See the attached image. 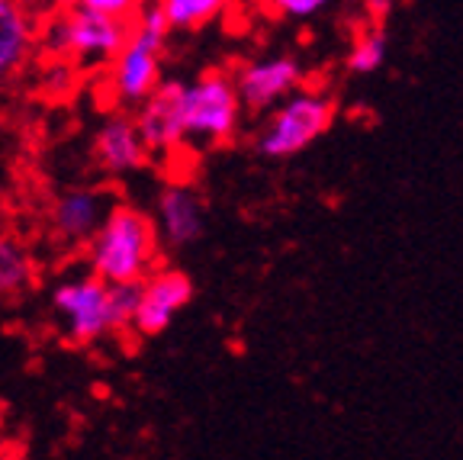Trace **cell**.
I'll return each instance as SVG.
<instances>
[{
	"instance_id": "cell-18",
	"label": "cell",
	"mask_w": 463,
	"mask_h": 460,
	"mask_svg": "<svg viewBox=\"0 0 463 460\" xmlns=\"http://www.w3.org/2000/svg\"><path fill=\"white\" fill-rule=\"evenodd\" d=\"M328 4H332V0H268V7L274 10L277 16H283V20H297V23L318 16Z\"/></svg>"
},
{
	"instance_id": "cell-10",
	"label": "cell",
	"mask_w": 463,
	"mask_h": 460,
	"mask_svg": "<svg viewBox=\"0 0 463 460\" xmlns=\"http://www.w3.org/2000/svg\"><path fill=\"white\" fill-rule=\"evenodd\" d=\"M94 158L113 177H126V174L148 165L152 151H148L142 132H138L136 116L113 113L100 122V129L94 136Z\"/></svg>"
},
{
	"instance_id": "cell-6",
	"label": "cell",
	"mask_w": 463,
	"mask_h": 460,
	"mask_svg": "<svg viewBox=\"0 0 463 460\" xmlns=\"http://www.w3.org/2000/svg\"><path fill=\"white\" fill-rule=\"evenodd\" d=\"M52 310L74 345H90L113 331L109 283L100 273H71L52 290Z\"/></svg>"
},
{
	"instance_id": "cell-12",
	"label": "cell",
	"mask_w": 463,
	"mask_h": 460,
	"mask_svg": "<svg viewBox=\"0 0 463 460\" xmlns=\"http://www.w3.org/2000/svg\"><path fill=\"white\" fill-rule=\"evenodd\" d=\"M113 196L107 190L94 187H78L68 190L65 196H58L55 209H52V225L68 244H84L97 235L103 223H107L109 209H113Z\"/></svg>"
},
{
	"instance_id": "cell-15",
	"label": "cell",
	"mask_w": 463,
	"mask_h": 460,
	"mask_svg": "<svg viewBox=\"0 0 463 460\" xmlns=\"http://www.w3.org/2000/svg\"><path fill=\"white\" fill-rule=\"evenodd\" d=\"M33 281V261L29 252L14 235H0V300L23 293Z\"/></svg>"
},
{
	"instance_id": "cell-7",
	"label": "cell",
	"mask_w": 463,
	"mask_h": 460,
	"mask_svg": "<svg viewBox=\"0 0 463 460\" xmlns=\"http://www.w3.org/2000/svg\"><path fill=\"white\" fill-rule=\"evenodd\" d=\"M138 132L152 155H174L187 145L184 126V81H161L136 110Z\"/></svg>"
},
{
	"instance_id": "cell-21",
	"label": "cell",
	"mask_w": 463,
	"mask_h": 460,
	"mask_svg": "<svg viewBox=\"0 0 463 460\" xmlns=\"http://www.w3.org/2000/svg\"><path fill=\"white\" fill-rule=\"evenodd\" d=\"M392 7H396V0H364V10H367V16L376 23H383L386 16L392 14Z\"/></svg>"
},
{
	"instance_id": "cell-9",
	"label": "cell",
	"mask_w": 463,
	"mask_h": 460,
	"mask_svg": "<svg viewBox=\"0 0 463 460\" xmlns=\"http://www.w3.org/2000/svg\"><path fill=\"white\" fill-rule=\"evenodd\" d=\"M299 81H303V68H299L297 58L289 55L254 58L235 74V84H239L241 103H245L248 113L274 110L293 91H299Z\"/></svg>"
},
{
	"instance_id": "cell-5",
	"label": "cell",
	"mask_w": 463,
	"mask_h": 460,
	"mask_svg": "<svg viewBox=\"0 0 463 460\" xmlns=\"http://www.w3.org/2000/svg\"><path fill=\"white\" fill-rule=\"evenodd\" d=\"M335 120V101L322 91H293L287 101H280L258 132V155L264 158H293L303 149H309L318 136H326Z\"/></svg>"
},
{
	"instance_id": "cell-4",
	"label": "cell",
	"mask_w": 463,
	"mask_h": 460,
	"mask_svg": "<svg viewBox=\"0 0 463 460\" xmlns=\"http://www.w3.org/2000/svg\"><path fill=\"white\" fill-rule=\"evenodd\" d=\"M241 113H245V103L232 74L206 72L184 84V126H187V142L196 149L235 139Z\"/></svg>"
},
{
	"instance_id": "cell-16",
	"label": "cell",
	"mask_w": 463,
	"mask_h": 460,
	"mask_svg": "<svg viewBox=\"0 0 463 460\" xmlns=\"http://www.w3.org/2000/svg\"><path fill=\"white\" fill-rule=\"evenodd\" d=\"M386 55H390V36L380 26L364 29L347 52V68L354 74H373L383 68Z\"/></svg>"
},
{
	"instance_id": "cell-14",
	"label": "cell",
	"mask_w": 463,
	"mask_h": 460,
	"mask_svg": "<svg viewBox=\"0 0 463 460\" xmlns=\"http://www.w3.org/2000/svg\"><path fill=\"white\" fill-rule=\"evenodd\" d=\"M158 7L165 10L171 29L194 33V29H203L213 20H219L229 7V0H158Z\"/></svg>"
},
{
	"instance_id": "cell-3",
	"label": "cell",
	"mask_w": 463,
	"mask_h": 460,
	"mask_svg": "<svg viewBox=\"0 0 463 460\" xmlns=\"http://www.w3.org/2000/svg\"><path fill=\"white\" fill-rule=\"evenodd\" d=\"M132 36V20L100 14L90 7H68L45 26L43 43L52 58H68L80 68L113 65Z\"/></svg>"
},
{
	"instance_id": "cell-20",
	"label": "cell",
	"mask_w": 463,
	"mask_h": 460,
	"mask_svg": "<svg viewBox=\"0 0 463 460\" xmlns=\"http://www.w3.org/2000/svg\"><path fill=\"white\" fill-rule=\"evenodd\" d=\"M71 81H74V65L68 62V58H55V62L45 68L43 84L49 94H65L68 87H71Z\"/></svg>"
},
{
	"instance_id": "cell-19",
	"label": "cell",
	"mask_w": 463,
	"mask_h": 460,
	"mask_svg": "<svg viewBox=\"0 0 463 460\" xmlns=\"http://www.w3.org/2000/svg\"><path fill=\"white\" fill-rule=\"evenodd\" d=\"M74 7H90L100 10V14L119 16V20H136L152 0H71Z\"/></svg>"
},
{
	"instance_id": "cell-2",
	"label": "cell",
	"mask_w": 463,
	"mask_h": 460,
	"mask_svg": "<svg viewBox=\"0 0 463 460\" xmlns=\"http://www.w3.org/2000/svg\"><path fill=\"white\" fill-rule=\"evenodd\" d=\"M171 23L158 4L145 7L132 20V36L123 52L109 65V94L123 107H138L145 97L161 84V65H165V45Z\"/></svg>"
},
{
	"instance_id": "cell-8",
	"label": "cell",
	"mask_w": 463,
	"mask_h": 460,
	"mask_svg": "<svg viewBox=\"0 0 463 460\" xmlns=\"http://www.w3.org/2000/svg\"><path fill=\"white\" fill-rule=\"evenodd\" d=\"M190 296H194V283H190L187 273L174 271V267L152 271L142 281V290H138V306H136V319H132V331L142 335V339L161 335V331L174 322V316L190 302Z\"/></svg>"
},
{
	"instance_id": "cell-1",
	"label": "cell",
	"mask_w": 463,
	"mask_h": 460,
	"mask_svg": "<svg viewBox=\"0 0 463 460\" xmlns=\"http://www.w3.org/2000/svg\"><path fill=\"white\" fill-rule=\"evenodd\" d=\"M158 225L142 209L116 203L87 242V267L107 283H142L158 264Z\"/></svg>"
},
{
	"instance_id": "cell-11",
	"label": "cell",
	"mask_w": 463,
	"mask_h": 460,
	"mask_svg": "<svg viewBox=\"0 0 463 460\" xmlns=\"http://www.w3.org/2000/svg\"><path fill=\"white\" fill-rule=\"evenodd\" d=\"M155 225H158L161 242H167L171 248H187L200 242L206 229V213H203V200L196 196V190L187 184H167L155 203Z\"/></svg>"
},
{
	"instance_id": "cell-13",
	"label": "cell",
	"mask_w": 463,
	"mask_h": 460,
	"mask_svg": "<svg viewBox=\"0 0 463 460\" xmlns=\"http://www.w3.org/2000/svg\"><path fill=\"white\" fill-rule=\"evenodd\" d=\"M33 45L26 7L20 0H0V91L14 81Z\"/></svg>"
},
{
	"instance_id": "cell-17",
	"label": "cell",
	"mask_w": 463,
	"mask_h": 460,
	"mask_svg": "<svg viewBox=\"0 0 463 460\" xmlns=\"http://www.w3.org/2000/svg\"><path fill=\"white\" fill-rule=\"evenodd\" d=\"M138 290L142 283H109V310H113V331H132Z\"/></svg>"
}]
</instances>
